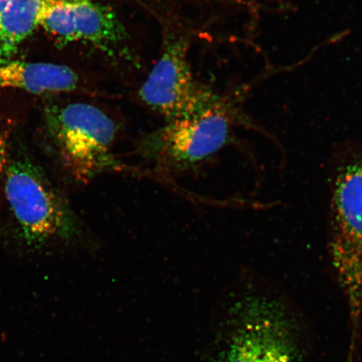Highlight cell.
Masks as SVG:
<instances>
[{
    "label": "cell",
    "instance_id": "cell-10",
    "mask_svg": "<svg viewBox=\"0 0 362 362\" xmlns=\"http://www.w3.org/2000/svg\"><path fill=\"white\" fill-rule=\"evenodd\" d=\"M8 134L7 129L0 127V176L4 175L10 162L8 158Z\"/></svg>",
    "mask_w": 362,
    "mask_h": 362
},
{
    "label": "cell",
    "instance_id": "cell-7",
    "mask_svg": "<svg viewBox=\"0 0 362 362\" xmlns=\"http://www.w3.org/2000/svg\"><path fill=\"white\" fill-rule=\"evenodd\" d=\"M78 76L69 66L45 62L8 61L0 63V90L19 89L42 94L74 90Z\"/></svg>",
    "mask_w": 362,
    "mask_h": 362
},
{
    "label": "cell",
    "instance_id": "cell-8",
    "mask_svg": "<svg viewBox=\"0 0 362 362\" xmlns=\"http://www.w3.org/2000/svg\"><path fill=\"white\" fill-rule=\"evenodd\" d=\"M71 6L74 42L92 45L110 55L121 53L120 48L128 40V33L111 7L95 0L71 3Z\"/></svg>",
    "mask_w": 362,
    "mask_h": 362
},
{
    "label": "cell",
    "instance_id": "cell-6",
    "mask_svg": "<svg viewBox=\"0 0 362 362\" xmlns=\"http://www.w3.org/2000/svg\"><path fill=\"white\" fill-rule=\"evenodd\" d=\"M183 40H169L139 90L147 106L166 122L194 115L223 97L194 79Z\"/></svg>",
    "mask_w": 362,
    "mask_h": 362
},
{
    "label": "cell",
    "instance_id": "cell-1",
    "mask_svg": "<svg viewBox=\"0 0 362 362\" xmlns=\"http://www.w3.org/2000/svg\"><path fill=\"white\" fill-rule=\"evenodd\" d=\"M315 351L314 330L287 296L247 285L216 312L202 362H312Z\"/></svg>",
    "mask_w": 362,
    "mask_h": 362
},
{
    "label": "cell",
    "instance_id": "cell-11",
    "mask_svg": "<svg viewBox=\"0 0 362 362\" xmlns=\"http://www.w3.org/2000/svg\"><path fill=\"white\" fill-rule=\"evenodd\" d=\"M8 0H0V15H1L4 7H6Z\"/></svg>",
    "mask_w": 362,
    "mask_h": 362
},
{
    "label": "cell",
    "instance_id": "cell-2",
    "mask_svg": "<svg viewBox=\"0 0 362 362\" xmlns=\"http://www.w3.org/2000/svg\"><path fill=\"white\" fill-rule=\"evenodd\" d=\"M4 175V194L27 247L70 245L84 238L78 217L42 167L31 158L10 160Z\"/></svg>",
    "mask_w": 362,
    "mask_h": 362
},
{
    "label": "cell",
    "instance_id": "cell-9",
    "mask_svg": "<svg viewBox=\"0 0 362 362\" xmlns=\"http://www.w3.org/2000/svg\"><path fill=\"white\" fill-rule=\"evenodd\" d=\"M43 0H8L0 15V63L11 61L21 44L39 26Z\"/></svg>",
    "mask_w": 362,
    "mask_h": 362
},
{
    "label": "cell",
    "instance_id": "cell-5",
    "mask_svg": "<svg viewBox=\"0 0 362 362\" xmlns=\"http://www.w3.org/2000/svg\"><path fill=\"white\" fill-rule=\"evenodd\" d=\"M329 252L351 317L362 315V156H351L334 171Z\"/></svg>",
    "mask_w": 362,
    "mask_h": 362
},
{
    "label": "cell",
    "instance_id": "cell-3",
    "mask_svg": "<svg viewBox=\"0 0 362 362\" xmlns=\"http://www.w3.org/2000/svg\"><path fill=\"white\" fill-rule=\"evenodd\" d=\"M240 107L223 97L206 110L166 122L140 142L139 155L164 173L192 169L228 144L233 127H253Z\"/></svg>",
    "mask_w": 362,
    "mask_h": 362
},
{
    "label": "cell",
    "instance_id": "cell-4",
    "mask_svg": "<svg viewBox=\"0 0 362 362\" xmlns=\"http://www.w3.org/2000/svg\"><path fill=\"white\" fill-rule=\"evenodd\" d=\"M47 121L62 169L75 183L87 185L103 174L130 170L112 153L115 122L98 107L85 103L52 107Z\"/></svg>",
    "mask_w": 362,
    "mask_h": 362
}]
</instances>
